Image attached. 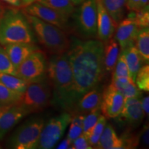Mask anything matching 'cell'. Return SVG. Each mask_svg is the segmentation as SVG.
<instances>
[{
    "mask_svg": "<svg viewBox=\"0 0 149 149\" xmlns=\"http://www.w3.org/2000/svg\"><path fill=\"white\" fill-rule=\"evenodd\" d=\"M66 53L73 76L76 104L84 94L99 86L106 73L104 43L94 39L72 38Z\"/></svg>",
    "mask_w": 149,
    "mask_h": 149,
    "instance_id": "obj_1",
    "label": "cell"
},
{
    "mask_svg": "<svg viewBox=\"0 0 149 149\" xmlns=\"http://www.w3.org/2000/svg\"><path fill=\"white\" fill-rule=\"evenodd\" d=\"M46 74L52 87L51 103L71 113L75 106L74 81L66 53L51 56L48 61Z\"/></svg>",
    "mask_w": 149,
    "mask_h": 149,
    "instance_id": "obj_2",
    "label": "cell"
},
{
    "mask_svg": "<svg viewBox=\"0 0 149 149\" xmlns=\"http://www.w3.org/2000/svg\"><path fill=\"white\" fill-rule=\"evenodd\" d=\"M34 31L23 11L17 8L3 10L0 19V46L15 43L35 44Z\"/></svg>",
    "mask_w": 149,
    "mask_h": 149,
    "instance_id": "obj_3",
    "label": "cell"
},
{
    "mask_svg": "<svg viewBox=\"0 0 149 149\" xmlns=\"http://www.w3.org/2000/svg\"><path fill=\"white\" fill-rule=\"evenodd\" d=\"M32 26L35 37L48 53L59 55L66 53L70 46V40L66 31L24 12Z\"/></svg>",
    "mask_w": 149,
    "mask_h": 149,
    "instance_id": "obj_4",
    "label": "cell"
},
{
    "mask_svg": "<svg viewBox=\"0 0 149 149\" xmlns=\"http://www.w3.org/2000/svg\"><path fill=\"white\" fill-rule=\"evenodd\" d=\"M51 99L52 87L46 74L29 82L17 104L29 115L44 111L51 103Z\"/></svg>",
    "mask_w": 149,
    "mask_h": 149,
    "instance_id": "obj_5",
    "label": "cell"
},
{
    "mask_svg": "<svg viewBox=\"0 0 149 149\" xmlns=\"http://www.w3.org/2000/svg\"><path fill=\"white\" fill-rule=\"evenodd\" d=\"M44 124V119L40 117L28 119L11 134L7 140L6 147L13 149L37 148Z\"/></svg>",
    "mask_w": 149,
    "mask_h": 149,
    "instance_id": "obj_6",
    "label": "cell"
},
{
    "mask_svg": "<svg viewBox=\"0 0 149 149\" xmlns=\"http://www.w3.org/2000/svg\"><path fill=\"white\" fill-rule=\"evenodd\" d=\"M74 10V26L78 34L83 38L93 39L97 32V8L96 0H84Z\"/></svg>",
    "mask_w": 149,
    "mask_h": 149,
    "instance_id": "obj_7",
    "label": "cell"
},
{
    "mask_svg": "<svg viewBox=\"0 0 149 149\" xmlns=\"http://www.w3.org/2000/svg\"><path fill=\"white\" fill-rule=\"evenodd\" d=\"M72 115L65 111L61 115L52 117L44 124L37 148L51 149L54 148L64 135L65 130L69 125Z\"/></svg>",
    "mask_w": 149,
    "mask_h": 149,
    "instance_id": "obj_8",
    "label": "cell"
},
{
    "mask_svg": "<svg viewBox=\"0 0 149 149\" xmlns=\"http://www.w3.org/2000/svg\"><path fill=\"white\" fill-rule=\"evenodd\" d=\"M48 60L46 54L39 49L31 53L17 68V76L27 82L40 79L46 74Z\"/></svg>",
    "mask_w": 149,
    "mask_h": 149,
    "instance_id": "obj_9",
    "label": "cell"
},
{
    "mask_svg": "<svg viewBox=\"0 0 149 149\" xmlns=\"http://www.w3.org/2000/svg\"><path fill=\"white\" fill-rule=\"evenodd\" d=\"M124 102V97L111 84L102 91L100 106L102 115L107 118H117L122 112Z\"/></svg>",
    "mask_w": 149,
    "mask_h": 149,
    "instance_id": "obj_10",
    "label": "cell"
},
{
    "mask_svg": "<svg viewBox=\"0 0 149 149\" xmlns=\"http://www.w3.org/2000/svg\"><path fill=\"white\" fill-rule=\"evenodd\" d=\"M23 12L31 15L37 17L43 21L53 24L55 26L64 30L66 32L67 31L68 19L64 17L53 9L48 8L37 1L24 7Z\"/></svg>",
    "mask_w": 149,
    "mask_h": 149,
    "instance_id": "obj_11",
    "label": "cell"
},
{
    "mask_svg": "<svg viewBox=\"0 0 149 149\" xmlns=\"http://www.w3.org/2000/svg\"><path fill=\"white\" fill-rule=\"evenodd\" d=\"M27 115L18 104L0 107V140Z\"/></svg>",
    "mask_w": 149,
    "mask_h": 149,
    "instance_id": "obj_12",
    "label": "cell"
},
{
    "mask_svg": "<svg viewBox=\"0 0 149 149\" xmlns=\"http://www.w3.org/2000/svg\"><path fill=\"white\" fill-rule=\"evenodd\" d=\"M140 29L135 19L130 17L123 19L117 24L114 38L122 51L130 46H135L136 38Z\"/></svg>",
    "mask_w": 149,
    "mask_h": 149,
    "instance_id": "obj_13",
    "label": "cell"
},
{
    "mask_svg": "<svg viewBox=\"0 0 149 149\" xmlns=\"http://www.w3.org/2000/svg\"><path fill=\"white\" fill-rule=\"evenodd\" d=\"M145 113L141 107L140 98L124 97V107L118 117L124 119L130 127L136 128L142 122Z\"/></svg>",
    "mask_w": 149,
    "mask_h": 149,
    "instance_id": "obj_14",
    "label": "cell"
},
{
    "mask_svg": "<svg viewBox=\"0 0 149 149\" xmlns=\"http://www.w3.org/2000/svg\"><path fill=\"white\" fill-rule=\"evenodd\" d=\"M102 100V90L97 86L86 93L79 99L71 114L85 115L95 110L100 109Z\"/></svg>",
    "mask_w": 149,
    "mask_h": 149,
    "instance_id": "obj_15",
    "label": "cell"
},
{
    "mask_svg": "<svg viewBox=\"0 0 149 149\" xmlns=\"http://www.w3.org/2000/svg\"><path fill=\"white\" fill-rule=\"evenodd\" d=\"M97 8V37L99 40L105 43L113 37L117 24L104 7L101 0H96Z\"/></svg>",
    "mask_w": 149,
    "mask_h": 149,
    "instance_id": "obj_16",
    "label": "cell"
},
{
    "mask_svg": "<svg viewBox=\"0 0 149 149\" xmlns=\"http://www.w3.org/2000/svg\"><path fill=\"white\" fill-rule=\"evenodd\" d=\"M3 47L5 48L9 58L15 67L16 70L17 67L31 53L39 49L35 44H27V43H15V44H8Z\"/></svg>",
    "mask_w": 149,
    "mask_h": 149,
    "instance_id": "obj_17",
    "label": "cell"
},
{
    "mask_svg": "<svg viewBox=\"0 0 149 149\" xmlns=\"http://www.w3.org/2000/svg\"><path fill=\"white\" fill-rule=\"evenodd\" d=\"M96 148L121 149L124 148L122 139L118 137L111 124H106Z\"/></svg>",
    "mask_w": 149,
    "mask_h": 149,
    "instance_id": "obj_18",
    "label": "cell"
},
{
    "mask_svg": "<svg viewBox=\"0 0 149 149\" xmlns=\"http://www.w3.org/2000/svg\"><path fill=\"white\" fill-rule=\"evenodd\" d=\"M120 48L118 43L113 37L104 43V61L106 73L113 71L120 55Z\"/></svg>",
    "mask_w": 149,
    "mask_h": 149,
    "instance_id": "obj_19",
    "label": "cell"
},
{
    "mask_svg": "<svg viewBox=\"0 0 149 149\" xmlns=\"http://www.w3.org/2000/svg\"><path fill=\"white\" fill-rule=\"evenodd\" d=\"M122 53L125 58L128 72H129V77L133 81H135L137 72L144 64L140 55L135 46H132L125 48L122 51Z\"/></svg>",
    "mask_w": 149,
    "mask_h": 149,
    "instance_id": "obj_20",
    "label": "cell"
},
{
    "mask_svg": "<svg viewBox=\"0 0 149 149\" xmlns=\"http://www.w3.org/2000/svg\"><path fill=\"white\" fill-rule=\"evenodd\" d=\"M111 84L120 91L124 97H141V91L130 77L112 79Z\"/></svg>",
    "mask_w": 149,
    "mask_h": 149,
    "instance_id": "obj_21",
    "label": "cell"
},
{
    "mask_svg": "<svg viewBox=\"0 0 149 149\" xmlns=\"http://www.w3.org/2000/svg\"><path fill=\"white\" fill-rule=\"evenodd\" d=\"M127 0H101L104 7L117 24L124 18Z\"/></svg>",
    "mask_w": 149,
    "mask_h": 149,
    "instance_id": "obj_22",
    "label": "cell"
},
{
    "mask_svg": "<svg viewBox=\"0 0 149 149\" xmlns=\"http://www.w3.org/2000/svg\"><path fill=\"white\" fill-rule=\"evenodd\" d=\"M37 2L53 9L68 19L75 10L70 0H37Z\"/></svg>",
    "mask_w": 149,
    "mask_h": 149,
    "instance_id": "obj_23",
    "label": "cell"
},
{
    "mask_svg": "<svg viewBox=\"0 0 149 149\" xmlns=\"http://www.w3.org/2000/svg\"><path fill=\"white\" fill-rule=\"evenodd\" d=\"M135 46L145 64L149 62V29L148 27L139 30L135 43Z\"/></svg>",
    "mask_w": 149,
    "mask_h": 149,
    "instance_id": "obj_24",
    "label": "cell"
},
{
    "mask_svg": "<svg viewBox=\"0 0 149 149\" xmlns=\"http://www.w3.org/2000/svg\"><path fill=\"white\" fill-rule=\"evenodd\" d=\"M0 81L10 90L22 94L25 91L29 84L18 76L4 73H0Z\"/></svg>",
    "mask_w": 149,
    "mask_h": 149,
    "instance_id": "obj_25",
    "label": "cell"
},
{
    "mask_svg": "<svg viewBox=\"0 0 149 149\" xmlns=\"http://www.w3.org/2000/svg\"><path fill=\"white\" fill-rule=\"evenodd\" d=\"M22 93L15 92L0 81V107L17 104L22 97Z\"/></svg>",
    "mask_w": 149,
    "mask_h": 149,
    "instance_id": "obj_26",
    "label": "cell"
},
{
    "mask_svg": "<svg viewBox=\"0 0 149 149\" xmlns=\"http://www.w3.org/2000/svg\"><path fill=\"white\" fill-rule=\"evenodd\" d=\"M107 123V117L104 115L101 114L99 117L97 122L91 130L88 136V141L89 144L93 147V148H97L99 140H100V138Z\"/></svg>",
    "mask_w": 149,
    "mask_h": 149,
    "instance_id": "obj_27",
    "label": "cell"
},
{
    "mask_svg": "<svg viewBox=\"0 0 149 149\" xmlns=\"http://www.w3.org/2000/svg\"><path fill=\"white\" fill-rule=\"evenodd\" d=\"M71 120L70 122V128L66 137L72 142L82 134V124L84 115L80 114H71Z\"/></svg>",
    "mask_w": 149,
    "mask_h": 149,
    "instance_id": "obj_28",
    "label": "cell"
},
{
    "mask_svg": "<svg viewBox=\"0 0 149 149\" xmlns=\"http://www.w3.org/2000/svg\"><path fill=\"white\" fill-rule=\"evenodd\" d=\"M135 83L141 91H149V66L145 64L141 67L136 75Z\"/></svg>",
    "mask_w": 149,
    "mask_h": 149,
    "instance_id": "obj_29",
    "label": "cell"
},
{
    "mask_svg": "<svg viewBox=\"0 0 149 149\" xmlns=\"http://www.w3.org/2000/svg\"><path fill=\"white\" fill-rule=\"evenodd\" d=\"M0 73L17 75V70L3 46H0Z\"/></svg>",
    "mask_w": 149,
    "mask_h": 149,
    "instance_id": "obj_30",
    "label": "cell"
},
{
    "mask_svg": "<svg viewBox=\"0 0 149 149\" xmlns=\"http://www.w3.org/2000/svg\"><path fill=\"white\" fill-rule=\"evenodd\" d=\"M101 109L95 110L84 116L82 124V134L88 138V134L97 122L99 117L101 115Z\"/></svg>",
    "mask_w": 149,
    "mask_h": 149,
    "instance_id": "obj_31",
    "label": "cell"
},
{
    "mask_svg": "<svg viewBox=\"0 0 149 149\" xmlns=\"http://www.w3.org/2000/svg\"><path fill=\"white\" fill-rule=\"evenodd\" d=\"M112 72H113L112 79L130 77L129 72H128L125 58H124V56L122 53L120 54V55H119L116 64H115L114 68Z\"/></svg>",
    "mask_w": 149,
    "mask_h": 149,
    "instance_id": "obj_32",
    "label": "cell"
},
{
    "mask_svg": "<svg viewBox=\"0 0 149 149\" xmlns=\"http://www.w3.org/2000/svg\"><path fill=\"white\" fill-rule=\"evenodd\" d=\"M131 13L128 15V17H133L138 24L140 29L148 27L149 25V13L148 6L143 8L138 11H131Z\"/></svg>",
    "mask_w": 149,
    "mask_h": 149,
    "instance_id": "obj_33",
    "label": "cell"
},
{
    "mask_svg": "<svg viewBox=\"0 0 149 149\" xmlns=\"http://www.w3.org/2000/svg\"><path fill=\"white\" fill-rule=\"evenodd\" d=\"M148 6V0H127L126 8L130 11H138Z\"/></svg>",
    "mask_w": 149,
    "mask_h": 149,
    "instance_id": "obj_34",
    "label": "cell"
},
{
    "mask_svg": "<svg viewBox=\"0 0 149 149\" xmlns=\"http://www.w3.org/2000/svg\"><path fill=\"white\" fill-rule=\"evenodd\" d=\"M72 149H92L93 147L89 144L88 138L81 134L72 142Z\"/></svg>",
    "mask_w": 149,
    "mask_h": 149,
    "instance_id": "obj_35",
    "label": "cell"
},
{
    "mask_svg": "<svg viewBox=\"0 0 149 149\" xmlns=\"http://www.w3.org/2000/svg\"><path fill=\"white\" fill-rule=\"evenodd\" d=\"M139 135V141L145 146H148V125H146L141 130Z\"/></svg>",
    "mask_w": 149,
    "mask_h": 149,
    "instance_id": "obj_36",
    "label": "cell"
},
{
    "mask_svg": "<svg viewBox=\"0 0 149 149\" xmlns=\"http://www.w3.org/2000/svg\"><path fill=\"white\" fill-rule=\"evenodd\" d=\"M140 102L141 107H142L143 111H144L145 115H148L149 113V97L145 96L142 99H140Z\"/></svg>",
    "mask_w": 149,
    "mask_h": 149,
    "instance_id": "obj_37",
    "label": "cell"
},
{
    "mask_svg": "<svg viewBox=\"0 0 149 149\" xmlns=\"http://www.w3.org/2000/svg\"><path fill=\"white\" fill-rule=\"evenodd\" d=\"M71 144L72 142L68 139L67 137H66L64 140L59 144L56 148L57 149H68L71 148Z\"/></svg>",
    "mask_w": 149,
    "mask_h": 149,
    "instance_id": "obj_38",
    "label": "cell"
},
{
    "mask_svg": "<svg viewBox=\"0 0 149 149\" xmlns=\"http://www.w3.org/2000/svg\"><path fill=\"white\" fill-rule=\"evenodd\" d=\"M2 1L15 7L22 6V2L20 0H2Z\"/></svg>",
    "mask_w": 149,
    "mask_h": 149,
    "instance_id": "obj_39",
    "label": "cell"
},
{
    "mask_svg": "<svg viewBox=\"0 0 149 149\" xmlns=\"http://www.w3.org/2000/svg\"><path fill=\"white\" fill-rule=\"evenodd\" d=\"M22 2V5L23 7L26 6H29L31 3L35 2L37 1V0H20Z\"/></svg>",
    "mask_w": 149,
    "mask_h": 149,
    "instance_id": "obj_40",
    "label": "cell"
},
{
    "mask_svg": "<svg viewBox=\"0 0 149 149\" xmlns=\"http://www.w3.org/2000/svg\"><path fill=\"white\" fill-rule=\"evenodd\" d=\"M70 1H72V3H73L74 6H78L79 5L80 3H82L84 0H70Z\"/></svg>",
    "mask_w": 149,
    "mask_h": 149,
    "instance_id": "obj_41",
    "label": "cell"
},
{
    "mask_svg": "<svg viewBox=\"0 0 149 149\" xmlns=\"http://www.w3.org/2000/svg\"><path fill=\"white\" fill-rule=\"evenodd\" d=\"M3 10H4V8H3L1 6H0V19L1 17V15H2L3 13Z\"/></svg>",
    "mask_w": 149,
    "mask_h": 149,
    "instance_id": "obj_42",
    "label": "cell"
},
{
    "mask_svg": "<svg viewBox=\"0 0 149 149\" xmlns=\"http://www.w3.org/2000/svg\"><path fill=\"white\" fill-rule=\"evenodd\" d=\"M0 148H1V145H0Z\"/></svg>",
    "mask_w": 149,
    "mask_h": 149,
    "instance_id": "obj_43",
    "label": "cell"
}]
</instances>
